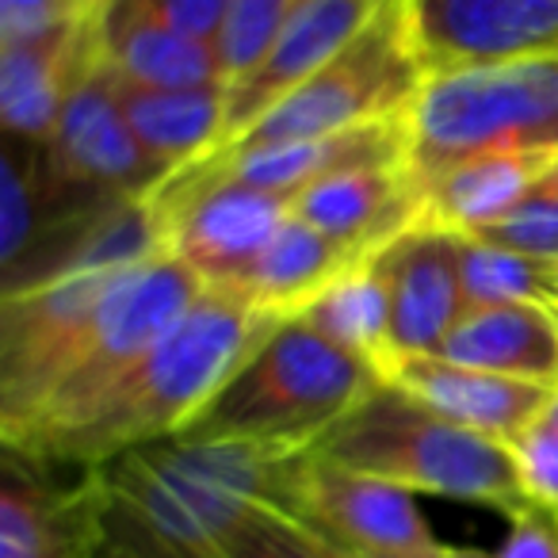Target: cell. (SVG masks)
I'll return each instance as SVG.
<instances>
[{"label":"cell","mask_w":558,"mask_h":558,"mask_svg":"<svg viewBox=\"0 0 558 558\" xmlns=\"http://www.w3.org/2000/svg\"><path fill=\"white\" fill-rule=\"evenodd\" d=\"M276 322L230 291L207 288L157 337L154 349L85 410L4 451L35 463L96 471L134 448L180 436Z\"/></svg>","instance_id":"cell-1"},{"label":"cell","mask_w":558,"mask_h":558,"mask_svg":"<svg viewBox=\"0 0 558 558\" xmlns=\"http://www.w3.org/2000/svg\"><path fill=\"white\" fill-rule=\"evenodd\" d=\"M306 451L248 440H169L111 459V517L177 558H215L253 509L288 512Z\"/></svg>","instance_id":"cell-2"},{"label":"cell","mask_w":558,"mask_h":558,"mask_svg":"<svg viewBox=\"0 0 558 558\" xmlns=\"http://www.w3.org/2000/svg\"><path fill=\"white\" fill-rule=\"evenodd\" d=\"M379 383L364 360L337 349L303 318H283L180 436L311 451Z\"/></svg>","instance_id":"cell-3"},{"label":"cell","mask_w":558,"mask_h":558,"mask_svg":"<svg viewBox=\"0 0 558 558\" xmlns=\"http://www.w3.org/2000/svg\"><path fill=\"white\" fill-rule=\"evenodd\" d=\"M311 451L326 463L395 482L410 494L486 505L505 517L527 505L509 444L440 417L395 383H379Z\"/></svg>","instance_id":"cell-4"},{"label":"cell","mask_w":558,"mask_h":558,"mask_svg":"<svg viewBox=\"0 0 558 558\" xmlns=\"http://www.w3.org/2000/svg\"><path fill=\"white\" fill-rule=\"evenodd\" d=\"M417 187L486 154H558V50L428 73L405 108Z\"/></svg>","instance_id":"cell-5"},{"label":"cell","mask_w":558,"mask_h":558,"mask_svg":"<svg viewBox=\"0 0 558 558\" xmlns=\"http://www.w3.org/2000/svg\"><path fill=\"white\" fill-rule=\"evenodd\" d=\"M425 77L428 73L413 47L410 9L405 0H390V9L344 54H337L326 70L283 96L226 146L248 149L271 142L326 138L352 126L395 119L413 104Z\"/></svg>","instance_id":"cell-6"},{"label":"cell","mask_w":558,"mask_h":558,"mask_svg":"<svg viewBox=\"0 0 558 558\" xmlns=\"http://www.w3.org/2000/svg\"><path fill=\"white\" fill-rule=\"evenodd\" d=\"M207 291L199 276L187 268L177 256H154L142 260L134 268H126L123 276L111 283V291L104 295L100 311L93 318L85 344H81L77 360H73L70 375L62 387L50 395V402L27 421L20 433L4 436V448H20L32 436L47 433V428L62 425L65 417H73L77 410H85L108 383H116L126 367L138 356H146L157 344V337Z\"/></svg>","instance_id":"cell-7"},{"label":"cell","mask_w":558,"mask_h":558,"mask_svg":"<svg viewBox=\"0 0 558 558\" xmlns=\"http://www.w3.org/2000/svg\"><path fill=\"white\" fill-rule=\"evenodd\" d=\"M134 268V264H131ZM126 268H88L0 303V440L27 425L70 375L104 295Z\"/></svg>","instance_id":"cell-8"},{"label":"cell","mask_w":558,"mask_h":558,"mask_svg":"<svg viewBox=\"0 0 558 558\" xmlns=\"http://www.w3.org/2000/svg\"><path fill=\"white\" fill-rule=\"evenodd\" d=\"M157 218L165 226V248L184 260L207 288H233L264 253L279 226L291 218L295 195L256 192L241 184L169 187L154 195Z\"/></svg>","instance_id":"cell-9"},{"label":"cell","mask_w":558,"mask_h":558,"mask_svg":"<svg viewBox=\"0 0 558 558\" xmlns=\"http://www.w3.org/2000/svg\"><path fill=\"white\" fill-rule=\"evenodd\" d=\"M35 463L4 451L0 474V558H100L108 547L111 489L104 471Z\"/></svg>","instance_id":"cell-10"},{"label":"cell","mask_w":558,"mask_h":558,"mask_svg":"<svg viewBox=\"0 0 558 558\" xmlns=\"http://www.w3.org/2000/svg\"><path fill=\"white\" fill-rule=\"evenodd\" d=\"M288 517L333 547L367 558L413 555L440 543L410 489L372 474L344 471L314 451H306L295 474Z\"/></svg>","instance_id":"cell-11"},{"label":"cell","mask_w":558,"mask_h":558,"mask_svg":"<svg viewBox=\"0 0 558 558\" xmlns=\"http://www.w3.org/2000/svg\"><path fill=\"white\" fill-rule=\"evenodd\" d=\"M47 161L65 187L108 199H149L169 180V172L154 165V157L134 138L100 58L73 85L54 138L47 142Z\"/></svg>","instance_id":"cell-12"},{"label":"cell","mask_w":558,"mask_h":558,"mask_svg":"<svg viewBox=\"0 0 558 558\" xmlns=\"http://www.w3.org/2000/svg\"><path fill=\"white\" fill-rule=\"evenodd\" d=\"M425 73L558 50V0H405Z\"/></svg>","instance_id":"cell-13"},{"label":"cell","mask_w":558,"mask_h":558,"mask_svg":"<svg viewBox=\"0 0 558 558\" xmlns=\"http://www.w3.org/2000/svg\"><path fill=\"white\" fill-rule=\"evenodd\" d=\"M387 9L390 0H306L276 35L260 65L230 85L222 146L276 108L283 96L306 85L318 70H326L337 54H344Z\"/></svg>","instance_id":"cell-14"},{"label":"cell","mask_w":558,"mask_h":558,"mask_svg":"<svg viewBox=\"0 0 558 558\" xmlns=\"http://www.w3.org/2000/svg\"><path fill=\"white\" fill-rule=\"evenodd\" d=\"M390 291V337L398 360L436 356L466 314L456 233L413 226L375 253Z\"/></svg>","instance_id":"cell-15"},{"label":"cell","mask_w":558,"mask_h":558,"mask_svg":"<svg viewBox=\"0 0 558 558\" xmlns=\"http://www.w3.org/2000/svg\"><path fill=\"white\" fill-rule=\"evenodd\" d=\"M96 12V9H93ZM93 16L0 43V119L12 138L47 146L73 85L96 65Z\"/></svg>","instance_id":"cell-16"},{"label":"cell","mask_w":558,"mask_h":558,"mask_svg":"<svg viewBox=\"0 0 558 558\" xmlns=\"http://www.w3.org/2000/svg\"><path fill=\"white\" fill-rule=\"evenodd\" d=\"M291 210L349 253L372 256L421 222V187L405 161L360 165L303 187Z\"/></svg>","instance_id":"cell-17"},{"label":"cell","mask_w":558,"mask_h":558,"mask_svg":"<svg viewBox=\"0 0 558 558\" xmlns=\"http://www.w3.org/2000/svg\"><path fill=\"white\" fill-rule=\"evenodd\" d=\"M93 32L100 62L142 88L226 85L218 50L187 39L149 0H96Z\"/></svg>","instance_id":"cell-18"},{"label":"cell","mask_w":558,"mask_h":558,"mask_svg":"<svg viewBox=\"0 0 558 558\" xmlns=\"http://www.w3.org/2000/svg\"><path fill=\"white\" fill-rule=\"evenodd\" d=\"M387 383L402 387L405 395L425 402L440 417L501 444H509L535 417H543L550 395H555V387H543V383L478 372V367L451 364L444 356L398 360Z\"/></svg>","instance_id":"cell-19"},{"label":"cell","mask_w":558,"mask_h":558,"mask_svg":"<svg viewBox=\"0 0 558 558\" xmlns=\"http://www.w3.org/2000/svg\"><path fill=\"white\" fill-rule=\"evenodd\" d=\"M436 356L558 390V311L543 303L466 306Z\"/></svg>","instance_id":"cell-20"},{"label":"cell","mask_w":558,"mask_h":558,"mask_svg":"<svg viewBox=\"0 0 558 558\" xmlns=\"http://www.w3.org/2000/svg\"><path fill=\"white\" fill-rule=\"evenodd\" d=\"M558 154H486L421 184V222L448 233H478L532 199Z\"/></svg>","instance_id":"cell-21"},{"label":"cell","mask_w":558,"mask_h":558,"mask_svg":"<svg viewBox=\"0 0 558 558\" xmlns=\"http://www.w3.org/2000/svg\"><path fill=\"white\" fill-rule=\"evenodd\" d=\"M364 256L349 253L291 210L288 222L279 226V233L253 260V268L226 291L268 318H299L329 283H337Z\"/></svg>","instance_id":"cell-22"},{"label":"cell","mask_w":558,"mask_h":558,"mask_svg":"<svg viewBox=\"0 0 558 558\" xmlns=\"http://www.w3.org/2000/svg\"><path fill=\"white\" fill-rule=\"evenodd\" d=\"M111 85H116L119 108H123L134 138L169 177L222 146L226 108H230L226 85L142 88L131 81H119L116 73H111Z\"/></svg>","instance_id":"cell-23"},{"label":"cell","mask_w":558,"mask_h":558,"mask_svg":"<svg viewBox=\"0 0 558 558\" xmlns=\"http://www.w3.org/2000/svg\"><path fill=\"white\" fill-rule=\"evenodd\" d=\"M299 318L318 329L326 341H333L337 349L364 360L383 383L390 379V372L398 364V352H395V337H390L387 276H383L375 253L364 256L360 264H352Z\"/></svg>","instance_id":"cell-24"},{"label":"cell","mask_w":558,"mask_h":558,"mask_svg":"<svg viewBox=\"0 0 558 558\" xmlns=\"http://www.w3.org/2000/svg\"><path fill=\"white\" fill-rule=\"evenodd\" d=\"M459 271H463L466 306H509L543 303L555 306V279L550 264L535 256L512 253L474 233H456Z\"/></svg>","instance_id":"cell-25"},{"label":"cell","mask_w":558,"mask_h":558,"mask_svg":"<svg viewBox=\"0 0 558 558\" xmlns=\"http://www.w3.org/2000/svg\"><path fill=\"white\" fill-rule=\"evenodd\" d=\"M306 0H233L226 16L222 39H218V62H222L226 88L238 85L245 73L260 65L276 35L288 27V20L303 9Z\"/></svg>","instance_id":"cell-26"},{"label":"cell","mask_w":558,"mask_h":558,"mask_svg":"<svg viewBox=\"0 0 558 558\" xmlns=\"http://www.w3.org/2000/svg\"><path fill=\"white\" fill-rule=\"evenodd\" d=\"M215 558H329L311 527L279 509H253L222 539Z\"/></svg>","instance_id":"cell-27"},{"label":"cell","mask_w":558,"mask_h":558,"mask_svg":"<svg viewBox=\"0 0 558 558\" xmlns=\"http://www.w3.org/2000/svg\"><path fill=\"white\" fill-rule=\"evenodd\" d=\"M474 238H486L494 245L512 248V253L535 256V260L558 264V192L535 187L532 199H524L512 215L478 230Z\"/></svg>","instance_id":"cell-28"},{"label":"cell","mask_w":558,"mask_h":558,"mask_svg":"<svg viewBox=\"0 0 558 558\" xmlns=\"http://www.w3.org/2000/svg\"><path fill=\"white\" fill-rule=\"evenodd\" d=\"M509 456L527 501L558 509V428L547 417H535L524 433L509 440Z\"/></svg>","instance_id":"cell-29"},{"label":"cell","mask_w":558,"mask_h":558,"mask_svg":"<svg viewBox=\"0 0 558 558\" xmlns=\"http://www.w3.org/2000/svg\"><path fill=\"white\" fill-rule=\"evenodd\" d=\"M96 0H0V43L43 35L93 16Z\"/></svg>","instance_id":"cell-30"},{"label":"cell","mask_w":558,"mask_h":558,"mask_svg":"<svg viewBox=\"0 0 558 558\" xmlns=\"http://www.w3.org/2000/svg\"><path fill=\"white\" fill-rule=\"evenodd\" d=\"M489 558H558V512L527 501L509 517V532Z\"/></svg>","instance_id":"cell-31"},{"label":"cell","mask_w":558,"mask_h":558,"mask_svg":"<svg viewBox=\"0 0 558 558\" xmlns=\"http://www.w3.org/2000/svg\"><path fill=\"white\" fill-rule=\"evenodd\" d=\"M149 4H154L177 32H184L187 39L207 43V47L218 50V39H222V27H226L233 0H149Z\"/></svg>","instance_id":"cell-32"},{"label":"cell","mask_w":558,"mask_h":558,"mask_svg":"<svg viewBox=\"0 0 558 558\" xmlns=\"http://www.w3.org/2000/svg\"><path fill=\"white\" fill-rule=\"evenodd\" d=\"M390 558H489V555H486V550H463V547H448V543H436V547H428V550H413V555H390Z\"/></svg>","instance_id":"cell-33"},{"label":"cell","mask_w":558,"mask_h":558,"mask_svg":"<svg viewBox=\"0 0 558 558\" xmlns=\"http://www.w3.org/2000/svg\"><path fill=\"white\" fill-rule=\"evenodd\" d=\"M318 543H322V547H326V555H329V558H364V555H352V550L333 547V543H326V539H322V535H318Z\"/></svg>","instance_id":"cell-34"},{"label":"cell","mask_w":558,"mask_h":558,"mask_svg":"<svg viewBox=\"0 0 558 558\" xmlns=\"http://www.w3.org/2000/svg\"><path fill=\"white\" fill-rule=\"evenodd\" d=\"M543 417H547L550 425L558 428V390H555V395H550V402H547V410H543Z\"/></svg>","instance_id":"cell-35"},{"label":"cell","mask_w":558,"mask_h":558,"mask_svg":"<svg viewBox=\"0 0 558 558\" xmlns=\"http://www.w3.org/2000/svg\"><path fill=\"white\" fill-rule=\"evenodd\" d=\"M550 279H555V311H558V264H550Z\"/></svg>","instance_id":"cell-36"},{"label":"cell","mask_w":558,"mask_h":558,"mask_svg":"<svg viewBox=\"0 0 558 558\" xmlns=\"http://www.w3.org/2000/svg\"><path fill=\"white\" fill-rule=\"evenodd\" d=\"M555 512H558V509H555Z\"/></svg>","instance_id":"cell-37"}]
</instances>
